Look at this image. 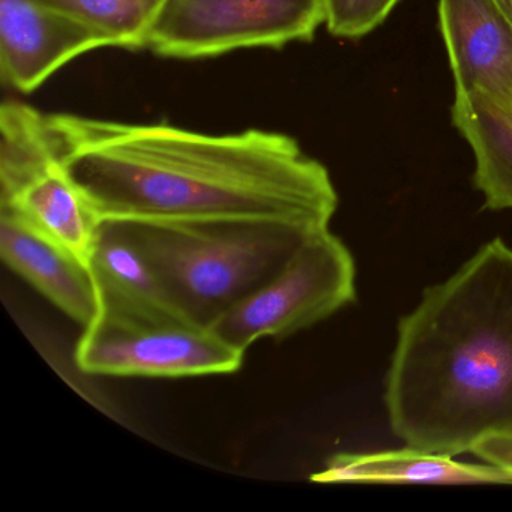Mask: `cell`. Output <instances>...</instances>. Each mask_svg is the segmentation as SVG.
<instances>
[{"label":"cell","mask_w":512,"mask_h":512,"mask_svg":"<svg viewBox=\"0 0 512 512\" xmlns=\"http://www.w3.org/2000/svg\"><path fill=\"white\" fill-rule=\"evenodd\" d=\"M109 35L115 47L146 49L149 31L166 0H44Z\"/></svg>","instance_id":"obj_14"},{"label":"cell","mask_w":512,"mask_h":512,"mask_svg":"<svg viewBox=\"0 0 512 512\" xmlns=\"http://www.w3.org/2000/svg\"><path fill=\"white\" fill-rule=\"evenodd\" d=\"M452 122L475 157L473 182L484 208L512 209V106L473 92L455 97Z\"/></svg>","instance_id":"obj_12"},{"label":"cell","mask_w":512,"mask_h":512,"mask_svg":"<svg viewBox=\"0 0 512 512\" xmlns=\"http://www.w3.org/2000/svg\"><path fill=\"white\" fill-rule=\"evenodd\" d=\"M325 25L323 0H166L146 49L161 58H217L311 41Z\"/></svg>","instance_id":"obj_7"},{"label":"cell","mask_w":512,"mask_h":512,"mask_svg":"<svg viewBox=\"0 0 512 512\" xmlns=\"http://www.w3.org/2000/svg\"><path fill=\"white\" fill-rule=\"evenodd\" d=\"M110 221L148 259L172 308L208 328L283 271L301 245L322 232L256 218Z\"/></svg>","instance_id":"obj_3"},{"label":"cell","mask_w":512,"mask_h":512,"mask_svg":"<svg viewBox=\"0 0 512 512\" xmlns=\"http://www.w3.org/2000/svg\"><path fill=\"white\" fill-rule=\"evenodd\" d=\"M400 0H323L329 34L358 40L382 25Z\"/></svg>","instance_id":"obj_15"},{"label":"cell","mask_w":512,"mask_h":512,"mask_svg":"<svg viewBox=\"0 0 512 512\" xmlns=\"http://www.w3.org/2000/svg\"><path fill=\"white\" fill-rule=\"evenodd\" d=\"M59 157L104 220L256 218L329 229L338 194L293 137L50 113Z\"/></svg>","instance_id":"obj_1"},{"label":"cell","mask_w":512,"mask_h":512,"mask_svg":"<svg viewBox=\"0 0 512 512\" xmlns=\"http://www.w3.org/2000/svg\"><path fill=\"white\" fill-rule=\"evenodd\" d=\"M392 433L431 454L512 434V248L494 238L398 322L385 382Z\"/></svg>","instance_id":"obj_2"},{"label":"cell","mask_w":512,"mask_h":512,"mask_svg":"<svg viewBox=\"0 0 512 512\" xmlns=\"http://www.w3.org/2000/svg\"><path fill=\"white\" fill-rule=\"evenodd\" d=\"M0 211L88 262L100 218L65 169L47 115L20 101L0 109Z\"/></svg>","instance_id":"obj_5"},{"label":"cell","mask_w":512,"mask_h":512,"mask_svg":"<svg viewBox=\"0 0 512 512\" xmlns=\"http://www.w3.org/2000/svg\"><path fill=\"white\" fill-rule=\"evenodd\" d=\"M496 4L499 5L500 10H502L512 22V0H496Z\"/></svg>","instance_id":"obj_16"},{"label":"cell","mask_w":512,"mask_h":512,"mask_svg":"<svg viewBox=\"0 0 512 512\" xmlns=\"http://www.w3.org/2000/svg\"><path fill=\"white\" fill-rule=\"evenodd\" d=\"M88 263L100 292L172 308L148 259L115 221H101Z\"/></svg>","instance_id":"obj_13"},{"label":"cell","mask_w":512,"mask_h":512,"mask_svg":"<svg viewBox=\"0 0 512 512\" xmlns=\"http://www.w3.org/2000/svg\"><path fill=\"white\" fill-rule=\"evenodd\" d=\"M311 481L367 482V484H505L512 485V469L494 464H469L449 455L415 448L397 451L334 455Z\"/></svg>","instance_id":"obj_11"},{"label":"cell","mask_w":512,"mask_h":512,"mask_svg":"<svg viewBox=\"0 0 512 512\" xmlns=\"http://www.w3.org/2000/svg\"><path fill=\"white\" fill-rule=\"evenodd\" d=\"M0 256L8 268L85 328L100 307L89 263L25 221L0 211Z\"/></svg>","instance_id":"obj_10"},{"label":"cell","mask_w":512,"mask_h":512,"mask_svg":"<svg viewBox=\"0 0 512 512\" xmlns=\"http://www.w3.org/2000/svg\"><path fill=\"white\" fill-rule=\"evenodd\" d=\"M439 22L455 97L479 92L512 106V22L496 0H439Z\"/></svg>","instance_id":"obj_9"},{"label":"cell","mask_w":512,"mask_h":512,"mask_svg":"<svg viewBox=\"0 0 512 512\" xmlns=\"http://www.w3.org/2000/svg\"><path fill=\"white\" fill-rule=\"evenodd\" d=\"M355 299V260L343 241L326 229L310 236L283 271L211 329L247 352L262 338L281 340L310 328Z\"/></svg>","instance_id":"obj_6"},{"label":"cell","mask_w":512,"mask_h":512,"mask_svg":"<svg viewBox=\"0 0 512 512\" xmlns=\"http://www.w3.org/2000/svg\"><path fill=\"white\" fill-rule=\"evenodd\" d=\"M115 47L109 35L44 0H0V71L31 94L74 59Z\"/></svg>","instance_id":"obj_8"},{"label":"cell","mask_w":512,"mask_h":512,"mask_svg":"<svg viewBox=\"0 0 512 512\" xmlns=\"http://www.w3.org/2000/svg\"><path fill=\"white\" fill-rule=\"evenodd\" d=\"M98 295L100 307L76 347L83 373L176 379L232 374L244 364L245 350L173 308Z\"/></svg>","instance_id":"obj_4"}]
</instances>
